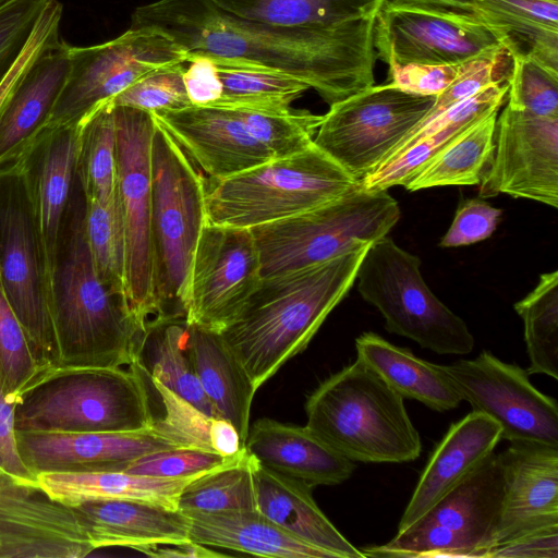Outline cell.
<instances>
[{"instance_id":"cell-1","label":"cell","mask_w":558,"mask_h":558,"mask_svg":"<svg viewBox=\"0 0 558 558\" xmlns=\"http://www.w3.org/2000/svg\"><path fill=\"white\" fill-rule=\"evenodd\" d=\"M375 25L376 13L333 26H279L236 16L210 0H157L134 10L131 27L163 33L189 58L298 80L330 106L375 85Z\"/></svg>"},{"instance_id":"cell-2","label":"cell","mask_w":558,"mask_h":558,"mask_svg":"<svg viewBox=\"0 0 558 558\" xmlns=\"http://www.w3.org/2000/svg\"><path fill=\"white\" fill-rule=\"evenodd\" d=\"M365 242L327 262L262 278L220 335L257 390L302 352L353 287Z\"/></svg>"},{"instance_id":"cell-3","label":"cell","mask_w":558,"mask_h":558,"mask_svg":"<svg viewBox=\"0 0 558 558\" xmlns=\"http://www.w3.org/2000/svg\"><path fill=\"white\" fill-rule=\"evenodd\" d=\"M78 190L50 272L51 317L59 367H122L136 356L145 330L125 299L98 277L85 235Z\"/></svg>"},{"instance_id":"cell-4","label":"cell","mask_w":558,"mask_h":558,"mask_svg":"<svg viewBox=\"0 0 558 558\" xmlns=\"http://www.w3.org/2000/svg\"><path fill=\"white\" fill-rule=\"evenodd\" d=\"M403 400L357 357L308 396L305 426L353 462H411L422 442Z\"/></svg>"},{"instance_id":"cell-5","label":"cell","mask_w":558,"mask_h":558,"mask_svg":"<svg viewBox=\"0 0 558 558\" xmlns=\"http://www.w3.org/2000/svg\"><path fill=\"white\" fill-rule=\"evenodd\" d=\"M16 432L128 433L151 429L149 387L133 362L122 367L54 368L15 400Z\"/></svg>"},{"instance_id":"cell-6","label":"cell","mask_w":558,"mask_h":558,"mask_svg":"<svg viewBox=\"0 0 558 558\" xmlns=\"http://www.w3.org/2000/svg\"><path fill=\"white\" fill-rule=\"evenodd\" d=\"M361 182L314 143L223 180L206 191L208 223L251 229L328 203Z\"/></svg>"},{"instance_id":"cell-7","label":"cell","mask_w":558,"mask_h":558,"mask_svg":"<svg viewBox=\"0 0 558 558\" xmlns=\"http://www.w3.org/2000/svg\"><path fill=\"white\" fill-rule=\"evenodd\" d=\"M150 171L157 318L184 317L191 264L207 222V185L191 158L157 122Z\"/></svg>"},{"instance_id":"cell-8","label":"cell","mask_w":558,"mask_h":558,"mask_svg":"<svg viewBox=\"0 0 558 558\" xmlns=\"http://www.w3.org/2000/svg\"><path fill=\"white\" fill-rule=\"evenodd\" d=\"M401 216L387 190L360 183L343 195L302 214L251 228L262 278L338 257L388 234Z\"/></svg>"},{"instance_id":"cell-9","label":"cell","mask_w":558,"mask_h":558,"mask_svg":"<svg viewBox=\"0 0 558 558\" xmlns=\"http://www.w3.org/2000/svg\"><path fill=\"white\" fill-rule=\"evenodd\" d=\"M0 279L39 368H58L50 267L21 158L0 167Z\"/></svg>"},{"instance_id":"cell-10","label":"cell","mask_w":558,"mask_h":558,"mask_svg":"<svg viewBox=\"0 0 558 558\" xmlns=\"http://www.w3.org/2000/svg\"><path fill=\"white\" fill-rule=\"evenodd\" d=\"M354 283L363 300L379 311L388 332L437 354L473 351L468 325L428 288L421 259L387 235L368 246Z\"/></svg>"},{"instance_id":"cell-11","label":"cell","mask_w":558,"mask_h":558,"mask_svg":"<svg viewBox=\"0 0 558 558\" xmlns=\"http://www.w3.org/2000/svg\"><path fill=\"white\" fill-rule=\"evenodd\" d=\"M504 493L502 463L493 452L388 543L360 549L365 558H485L499 521Z\"/></svg>"},{"instance_id":"cell-12","label":"cell","mask_w":558,"mask_h":558,"mask_svg":"<svg viewBox=\"0 0 558 558\" xmlns=\"http://www.w3.org/2000/svg\"><path fill=\"white\" fill-rule=\"evenodd\" d=\"M113 110L116 190L125 238V299L133 317L145 330L146 325L158 316L150 171L156 122L153 114L145 110L118 105H113Z\"/></svg>"},{"instance_id":"cell-13","label":"cell","mask_w":558,"mask_h":558,"mask_svg":"<svg viewBox=\"0 0 558 558\" xmlns=\"http://www.w3.org/2000/svg\"><path fill=\"white\" fill-rule=\"evenodd\" d=\"M435 99L391 83L373 85L330 105L313 143L361 182L399 147Z\"/></svg>"},{"instance_id":"cell-14","label":"cell","mask_w":558,"mask_h":558,"mask_svg":"<svg viewBox=\"0 0 558 558\" xmlns=\"http://www.w3.org/2000/svg\"><path fill=\"white\" fill-rule=\"evenodd\" d=\"M187 59L172 38L144 27H130L104 44L70 46L69 76L46 126L77 124L147 74Z\"/></svg>"},{"instance_id":"cell-15","label":"cell","mask_w":558,"mask_h":558,"mask_svg":"<svg viewBox=\"0 0 558 558\" xmlns=\"http://www.w3.org/2000/svg\"><path fill=\"white\" fill-rule=\"evenodd\" d=\"M462 401L495 421L501 439L558 447V405L536 389L529 373L484 350L442 365Z\"/></svg>"},{"instance_id":"cell-16","label":"cell","mask_w":558,"mask_h":558,"mask_svg":"<svg viewBox=\"0 0 558 558\" xmlns=\"http://www.w3.org/2000/svg\"><path fill=\"white\" fill-rule=\"evenodd\" d=\"M260 281L259 253L251 230L206 222L191 264L185 322L220 332Z\"/></svg>"},{"instance_id":"cell-17","label":"cell","mask_w":558,"mask_h":558,"mask_svg":"<svg viewBox=\"0 0 558 558\" xmlns=\"http://www.w3.org/2000/svg\"><path fill=\"white\" fill-rule=\"evenodd\" d=\"M494 154L478 196L507 194L558 207V117L508 105L497 116Z\"/></svg>"},{"instance_id":"cell-18","label":"cell","mask_w":558,"mask_h":558,"mask_svg":"<svg viewBox=\"0 0 558 558\" xmlns=\"http://www.w3.org/2000/svg\"><path fill=\"white\" fill-rule=\"evenodd\" d=\"M62 4L52 0L44 31L0 104V167L24 155L46 128L70 71L60 36Z\"/></svg>"},{"instance_id":"cell-19","label":"cell","mask_w":558,"mask_h":558,"mask_svg":"<svg viewBox=\"0 0 558 558\" xmlns=\"http://www.w3.org/2000/svg\"><path fill=\"white\" fill-rule=\"evenodd\" d=\"M504 47L486 27L437 11L390 5L376 13L377 59L391 64H461Z\"/></svg>"},{"instance_id":"cell-20","label":"cell","mask_w":558,"mask_h":558,"mask_svg":"<svg viewBox=\"0 0 558 558\" xmlns=\"http://www.w3.org/2000/svg\"><path fill=\"white\" fill-rule=\"evenodd\" d=\"M95 548L71 506L0 473V558H81Z\"/></svg>"},{"instance_id":"cell-21","label":"cell","mask_w":558,"mask_h":558,"mask_svg":"<svg viewBox=\"0 0 558 558\" xmlns=\"http://www.w3.org/2000/svg\"><path fill=\"white\" fill-rule=\"evenodd\" d=\"M151 114L214 180L230 178L275 158L255 138L236 108L190 106Z\"/></svg>"},{"instance_id":"cell-22","label":"cell","mask_w":558,"mask_h":558,"mask_svg":"<svg viewBox=\"0 0 558 558\" xmlns=\"http://www.w3.org/2000/svg\"><path fill=\"white\" fill-rule=\"evenodd\" d=\"M433 10L494 33L510 59L525 54L558 72V0H385Z\"/></svg>"},{"instance_id":"cell-23","label":"cell","mask_w":558,"mask_h":558,"mask_svg":"<svg viewBox=\"0 0 558 558\" xmlns=\"http://www.w3.org/2000/svg\"><path fill=\"white\" fill-rule=\"evenodd\" d=\"M20 457L37 477L43 473L124 471L149 452L177 447L154 429L128 433L16 432Z\"/></svg>"},{"instance_id":"cell-24","label":"cell","mask_w":558,"mask_h":558,"mask_svg":"<svg viewBox=\"0 0 558 558\" xmlns=\"http://www.w3.org/2000/svg\"><path fill=\"white\" fill-rule=\"evenodd\" d=\"M498 454L505 493L490 548L527 532L558 525V447L510 442Z\"/></svg>"},{"instance_id":"cell-25","label":"cell","mask_w":558,"mask_h":558,"mask_svg":"<svg viewBox=\"0 0 558 558\" xmlns=\"http://www.w3.org/2000/svg\"><path fill=\"white\" fill-rule=\"evenodd\" d=\"M80 123L46 126L22 157L50 272L81 187L77 178Z\"/></svg>"},{"instance_id":"cell-26","label":"cell","mask_w":558,"mask_h":558,"mask_svg":"<svg viewBox=\"0 0 558 558\" xmlns=\"http://www.w3.org/2000/svg\"><path fill=\"white\" fill-rule=\"evenodd\" d=\"M501 440L499 425L472 411L452 423L432 452L399 521L397 532L409 527L474 471Z\"/></svg>"},{"instance_id":"cell-27","label":"cell","mask_w":558,"mask_h":558,"mask_svg":"<svg viewBox=\"0 0 558 558\" xmlns=\"http://www.w3.org/2000/svg\"><path fill=\"white\" fill-rule=\"evenodd\" d=\"M244 449L265 468L312 487L341 484L356 466L307 426L268 417L250 426Z\"/></svg>"},{"instance_id":"cell-28","label":"cell","mask_w":558,"mask_h":558,"mask_svg":"<svg viewBox=\"0 0 558 558\" xmlns=\"http://www.w3.org/2000/svg\"><path fill=\"white\" fill-rule=\"evenodd\" d=\"M508 88V77L498 80L414 129L385 161L361 181L362 185L379 190L405 186L464 129L499 110L506 100Z\"/></svg>"},{"instance_id":"cell-29","label":"cell","mask_w":558,"mask_h":558,"mask_svg":"<svg viewBox=\"0 0 558 558\" xmlns=\"http://www.w3.org/2000/svg\"><path fill=\"white\" fill-rule=\"evenodd\" d=\"M250 458L259 512L302 542L325 551L329 558H365L317 506L312 486Z\"/></svg>"},{"instance_id":"cell-30","label":"cell","mask_w":558,"mask_h":558,"mask_svg":"<svg viewBox=\"0 0 558 558\" xmlns=\"http://www.w3.org/2000/svg\"><path fill=\"white\" fill-rule=\"evenodd\" d=\"M69 506L95 549L190 541L189 519L180 510L130 499H86Z\"/></svg>"},{"instance_id":"cell-31","label":"cell","mask_w":558,"mask_h":558,"mask_svg":"<svg viewBox=\"0 0 558 558\" xmlns=\"http://www.w3.org/2000/svg\"><path fill=\"white\" fill-rule=\"evenodd\" d=\"M186 350L217 417L232 423L244 445L256 389L243 365L220 332L198 326L187 324Z\"/></svg>"},{"instance_id":"cell-32","label":"cell","mask_w":558,"mask_h":558,"mask_svg":"<svg viewBox=\"0 0 558 558\" xmlns=\"http://www.w3.org/2000/svg\"><path fill=\"white\" fill-rule=\"evenodd\" d=\"M191 542L260 557L329 558L291 535L257 509L183 512Z\"/></svg>"},{"instance_id":"cell-33","label":"cell","mask_w":558,"mask_h":558,"mask_svg":"<svg viewBox=\"0 0 558 558\" xmlns=\"http://www.w3.org/2000/svg\"><path fill=\"white\" fill-rule=\"evenodd\" d=\"M360 360L374 369L403 399L416 400L437 412L459 407L462 399L442 365L415 356L379 335L366 331L355 339Z\"/></svg>"},{"instance_id":"cell-34","label":"cell","mask_w":558,"mask_h":558,"mask_svg":"<svg viewBox=\"0 0 558 558\" xmlns=\"http://www.w3.org/2000/svg\"><path fill=\"white\" fill-rule=\"evenodd\" d=\"M201 475L165 478L136 475L125 471H105L43 473L37 475V481L50 497L65 505L86 499H130L178 510V499L182 489Z\"/></svg>"},{"instance_id":"cell-35","label":"cell","mask_w":558,"mask_h":558,"mask_svg":"<svg viewBox=\"0 0 558 558\" xmlns=\"http://www.w3.org/2000/svg\"><path fill=\"white\" fill-rule=\"evenodd\" d=\"M184 317L157 318L146 325L134 362L151 378L217 417L204 393L186 350Z\"/></svg>"},{"instance_id":"cell-36","label":"cell","mask_w":558,"mask_h":558,"mask_svg":"<svg viewBox=\"0 0 558 558\" xmlns=\"http://www.w3.org/2000/svg\"><path fill=\"white\" fill-rule=\"evenodd\" d=\"M498 111L486 114L464 129L404 187L414 192L439 186L478 184L494 154Z\"/></svg>"},{"instance_id":"cell-37","label":"cell","mask_w":558,"mask_h":558,"mask_svg":"<svg viewBox=\"0 0 558 558\" xmlns=\"http://www.w3.org/2000/svg\"><path fill=\"white\" fill-rule=\"evenodd\" d=\"M236 16L279 26H333L377 13L384 0H210Z\"/></svg>"},{"instance_id":"cell-38","label":"cell","mask_w":558,"mask_h":558,"mask_svg":"<svg viewBox=\"0 0 558 558\" xmlns=\"http://www.w3.org/2000/svg\"><path fill=\"white\" fill-rule=\"evenodd\" d=\"M116 121L107 100L80 121L77 178L85 199L109 201L117 184Z\"/></svg>"},{"instance_id":"cell-39","label":"cell","mask_w":558,"mask_h":558,"mask_svg":"<svg viewBox=\"0 0 558 558\" xmlns=\"http://www.w3.org/2000/svg\"><path fill=\"white\" fill-rule=\"evenodd\" d=\"M523 320L529 375L558 379V271L539 275L535 288L513 305Z\"/></svg>"},{"instance_id":"cell-40","label":"cell","mask_w":558,"mask_h":558,"mask_svg":"<svg viewBox=\"0 0 558 558\" xmlns=\"http://www.w3.org/2000/svg\"><path fill=\"white\" fill-rule=\"evenodd\" d=\"M216 64L221 92L214 107L286 112L295 99L310 89L303 82L289 76Z\"/></svg>"},{"instance_id":"cell-41","label":"cell","mask_w":558,"mask_h":558,"mask_svg":"<svg viewBox=\"0 0 558 558\" xmlns=\"http://www.w3.org/2000/svg\"><path fill=\"white\" fill-rule=\"evenodd\" d=\"M239 509H256L251 458L245 449L233 461L191 481L178 499L181 512Z\"/></svg>"},{"instance_id":"cell-42","label":"cell","mask_w":558,"mask_h":558,"mask_svg":"<svg viewBox=\"0 0 558 558\" xmlns=\"http://www.w3.org/2000/svg\"><path fill=\"white\" fill-rule=\"evenodd\" d=\"M84 225L99 279L125 299V238L117 190L105 203L85 199Z\"/></svg>"},{"instance_id":"cell-43","label":"cell","mask_w":558,"mask_h":558,"mask_svg":"<svg viewBox=\"0 0 558 558\" xmlns=\"http://www.w3.org/2000/svg\"><path fill=\"white\" fill-rule=\"evenodd\" d=\"M236 109L255 138L275 158L292 156L310 147L323 119L322 114L307 110L290 109L286 112H272Z\"/></svg>"},{"instance_id":"cell-44","label":"cell","mask_w":558,"mask_h":558,"mask_svg":"<svg viewBox=\"0 0 558 558\" xmlns=\"http://www.w3.org/2000/svg\"><path fill=\"white\" fill-rule=\"evenodd\" d=\"M43 375L0 279V380L3 391L15 401L24 389Z\"/></svg>"},{"instance_id":"cell-45","label":"cell","mask_w":558,"mask_h":558,"mask_svg":"<svg viewBox=\"0 0 558 558\" xmlns=\"http://www.w3.org/2000/svg\"><path fill=\"white\" fill-rule=\"evenodd\" d=\"M511 61L507 105L539 117H558V72L525 54Z\"/></svg>"},{"instance_id":"cell-46","label":"cell","mask_w":558,"mask_h":558,"mask_svg":"<svg viewBox=\"0 0 558 558\" xmlns=\"http://www.w3.org/2000/svg\"><path fill=\"white\" fill-rule=\"evenodd\" d=\"M147 377L163 409L161 416L154 418L151 429L177 447L214 451L210 445V425L214 417L208 416L158 380L148 375Z\"/></svg>"},{"instance_id":"cell-47","label":"cell","mask_w":558,"mask_h":558,"mask_svg":"<svg viewBox=\"0 0 558 558\" xmlns=\"http://www.w3.org/2000/svg\"><path fill=\"white\" fill-rule=\"evenodd\" d=\"M183 70L184 63L156 70L109 100L150 113L190 107Z\"/></svg>"},{"instance_id":"cell-48","label":"cell","mask_w":558,"mask_h":558,"mask_svg":"<svg viewBox=\"0 0 558 558\" xmlns=\"http://www.w3.org/2000/svg\"><path fill=\"white\" fill-rule=\"evenodd\" d=\"M51 0H12L0 8V87L27 50Z\"/></svg>"},{"instance_id":"cell-49","label":"cell","mask_w":558,"mask_h":558,"mask_svg":"<svg viewBox=\"0 0 558 558\" xmlns=\"http://www.w3.org/2000/svg\"><path fill=\"white\" fill-rule=\"evenodd\" d=\"M242 452L234 457H223L199 448L173 447L141 456L132 461L124 471L136 475L165 478L191 477L229 463Z\"/></svg>"},{"instance_id":"cell-50","label":"cell","mask_w":558,"mask_h":558,"mask_svg":"<svg viewBox=\"0 0 558 558\" xmlns=\"http://www.w3.org/2000/svg\"><path fill=\"white\" fill-rule=\"evenodd\" d=\"M501 214V209L493 207L482 197L461 202L439 246L458 247L489 238L496 230Z\"/></svg>"},{"instance_id":"cell-51","label":"cell","mask_w":558,"mask_h":558,"mask_svg":"<svg viewBox=\"0 0 558 558\" xmlns=\"http://www.w3.org/2000/svg\"><path fill=\"white\" fill-rule=\"evenodd\" d=\"M461 64H391L388 83L416 95L438 96L458 76Z\"/></svg>"},{"instance_id":"cell-52","label":"cell","mask_w":558,"mask_h":558,"mask_svg":"<svg viewBox=\"0 0 558 558\" xmlns=\"http://www.w3.org/2000/svg\"><path fill=\"white\" fill-rule=\"evenodd\" d=\"M14 408L15 401L4 393L0 380V470L19 481L36 484L37 477L26 468L19 453Z\"/></svg>"},{"instance_id":"cell-53","label":"cell","mask_w":558,"mask_h":558,"mask_svg":"<svg viewBox=\"0 0 558 558\" xmlns=\"http://www.w3.org/2000/svg\"><path fill=\"white\" fill-rule=\"evenodd\" d=\"M498 557L558 558V525L513 537L493 546L485 556V558Z\"/></svg>"},{"instance_id":"cell-54","label":"cell","mask_w":558,"mask_h":558,"mask_svg":"<svg viewBox=\"0 0 558 558\" xmlns=\"http://www.w3.org/2000/svg\"><path fill=\"white\" fill-rule=\"evenodd\" d=\"M183 82L192 106L214 107L220 97L217 64L206 57H191Z\"/></svg>"},{"instance_id":"cell-55","label":"cell","mask_w":558,"mask_h":558,"mask_svg":"<svg viewBox=\"0 0 558 558\" xmlns=\"http://www.w3.org/2000/svg\"><path fill=\"white\" fill-rule=\"evenodd\" d=\"M134 549L157 558H213L223 556V554L215 551L208 546L191 541L178 544H148L137 546Z\"/></svg>"},{"instance_id":"cell-56","label":"cell","mask_w":558,"mask_h":558,"mask_svg":"<svg viewBox=\"0 0 558 558\" xmlns=\"http://www.w3.org/2000/svg\"><path fill=\"white\" fill-rule=\"evenodd\" d=\"M210 445L215 452L223 457H234L244 449L234 425L221 417H214L211 421Z\"/></svg>"},{"instance_id":"cell-57","label":"cell","mask_w":558,"mask_h":558,"mask_svg":"<svg viewBox=\"0 0 558 558\" xmlns=\"http://www.w3.org/2000/svg\"><path fill=\"white\" fill-rule=\"evenodd\" d=\"M31 51H32V47H28L27 50L25 51V53L23 54V57L21 58V60L19 61L17 65L13 70V72L10 74V76L7 78V81L0 87V104H1V101L3 99V97L5 96V94H7L8 89H9V87H10L13 78L15 77V75L19 72V70L22 66V64L27 59V57H28Z\"/></svg>"},{"instance_id":"cell-58","label":"cell","mask_w":558,"mask_h":558,"mask_svg":"<svg viewBox=\"0 0 558 558\" xmlns=\"http://www.w3.org/2000/svg\"><path fill=\"white\" fill-rule=\"evenodd\" d=\"M12 0H0V8L7 3H9Z\"/></svg>"},{"instance_id":"cell-59","label":"cell","mask_w":558,"mask_h":558,"mask_svg":"<svg viewBox=\"0 0 558 558\" xmlns=\"http://www.w3.org/2000/svg\"><path fill=\"white\" fill-rule=\"evenodd\" d=\"M1 472H2V471L0 470V473H1Z\"/></svg>"}]
</instances>
